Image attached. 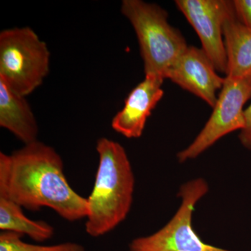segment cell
Wrapping results in <instances>:
<instances>
[{
    "label": "cell",
    "mask_w": 251,
    "mask_h": 251,
    "mask_svg": "<svg viewBox=\"0 0 251 251\" xmlns=\"http://www.w3.org/2000/svg\"><path fill=\"white\" fill-rule=\"evenodd\" d=\"M0 196L29 211L49 207L69 222L88 214L87 198L69 184L60 155L38 140L11 154L0 153Z\"/></svg>",
    "instance_id": "1"
},
{
    "label": "cell",
    "mask_w": 251,
    "mask_h": 251,
    "mask_svg": "<svg viewBox=\"0 0 251 251\" xmlns=\"http://www.w3.org/2000/svg\"><path fill=\"white\" fill-rule=\"evenodd\" d=\"M99 163L95 182L87 198L86 232L92 237L108 233L125 221L131 208L135 178L125 148L117 142L99 138Z\"/></svg>",
    "instance_id": "2"
},
{
    "label": "cell",
    "mask_w": 251,
    "mask_h": 251,
    "mask_svg": "<svg viewBox=\"0 0 251 251\" xmlns=\"http://www.w3.org/2000/svg\"><path fill=\"white\" fill-rule=\"evenodd\" d=\"M122 14L133 26L145 75L166 79L167 72L187 49L184 36L168 23V14L158 4L123 0Z\"/></svg>",
    "instance_id": "3"
},
{
    "label": "cell",
    "mask_w": 251,
    "mask_h": 251,
    "mask_svg": "<svg viewBox=\"0 0 251 251\" xmlns=\"http://www.w3.org/2000/svg\"><path fill=\"white\" fill-rule=\"evenodd\" d=\"M47 44L29 27L0 32V80L15 93L27 97L49 75Z\"/></svg>",
    "instance_id": "4"
},
{
    "label": "cell",
    "mask_w": 251,
    "mask_h": 251,
    "mask_svg": "<svg viewBox=\"0 0 251 251\" xmlns=\"http://www.w3.org/2000/svg\"><path fill=\"white\" fill-rule=\"evenodd\" d=\"M202 178L191 180L180 188L181 203L173 219L151 235L136 238L129 251H232L203 242L192 226V216L198 201L208 192Z\"/></svg>",
    "instance_id": "5"
},
{
    "label": "cell",
    "mask_w": 251,
    "mask_h": 251,
    "mask_svg": "<svg viewBox=\"0 0 251 251\" xmlns=\"http://www.w3.org/2000/svg\"><path fill=\"white\" fill-rule=\"evenodd\" d=\"M209 120L192 143L177 153L179 162L194 159L219 139L244 126V106L251 98V77L226 76Z\"/></svg>",
    "instance_id": "6"
},
{
    "label": "cell",
    "mask_w": 251,
    "mask_h": 251,
    "mask_svg": "<svg viewBox=\"0 0 251 251\" xmlns=\"http://www.w3.org/2000/svg\"><path fill=\"white\" fill-rule=\"evenodd\" d=\"M175 4L197 33L202 49L217 72L226 75L227 54L224 26L236 17L232 1L226 0H176Z\"/></svg>",
    "instance_id": "7"
},
{
    "label": "cell",
    "mask_w": 251,
    "mask_h": 251,
    "mask_svg": "<svg viewBox=\"0 0 251 251\" xmlns=\"http://www.w3.org/2000/svg\"><path fill=\"white\" fill-rule=\"evenodd\" d=\"M166 79L202 99L211 108L225 82L203 50L195 46H188L167 72Z\"/></svg>",
    "instance_id": "8"
},
{
    "label": "cell",
    "mask_w": 251,
    "mask_h": 251,
    "mask_svg": "<svg viewBox=\"0 0 251 251\" xmlns=\"http://www.w3.org/2000/svg\"><path fill=\"white\" fill-rule=\"evenodd\" d=\"M163 80L161 77L145 75L128 94L124 108L112 119V129L126 138H140L148 117L163 97Z\"/></svg>",
    "instance_id": "9"
},
{
    "label": "cell",
    "mask_w": 251,
    "mask_h": 251,
    "mask_svg": "<svg viewBox=\"0 0 251 251\" xmlns=\"http://www.w3.org/2000/svg\"><path fill=\"white\" fill-rule=\"evenodd\" d=\"M0 126L23 143L37 141L39 127L25 97L15 93L0 80Z\"/></svg>",
    "instance_id": "10"
},
{
    "label": "cell",
    "mask_w": 251,
    "mask_h": 251,
    "mask_svg": "<svg viewBox=\"0 0 251 251\" xmlns=\"http://www.w3.org/2000/svg\"><path fill=\"white\" fill-rule=\"evenodd\" d=\"M227 69L226 76L251 77V28L230 18L224 26Z\"/></svg>",
    "instance_id": "11"
},
{
    "label": "cell",
    "mask_w": 251,
    "mask_h": 251,
    "mask_svg": "<svg viewBox=\"0 0 251 251\" xmlns=\"http://www.w3.org/2000/svg\"><path fill=\"white\" fill-rule=\"evenodd\" d=\"M0 229L26 234L37 242H46L54 234L52 226L45 221L28 219L21 206L4 196H0Z\"/></svg>",
    "instance_id": "12"
},
{
    "label": "cell",
    "mask_w": 251,
    "mask_h": 251,
    "mask_svg": "<svg viewBox=\"0 0 251 251\" xmlns=\"http://www.w3.org/2000/svg\"><path fill=\"white\" fill-rule=\"evenodd\" d=\"M23 234L9 231L0 233V251H85L76 243L67 242L52 246L35 245L22 240Z\"/></svg>",
    "instance_id": "13"
},
{
    "label": "cell",
    "mask_w": 251,
    "mask_h": 251,
    "mask_svg": "<svg viewBox=\"0 0 251 251\" xmlns=\"http://www.w3.org/2000/svg\"><path fill=\"white\" fill-rule=\"evenodd\" d=\"M234 14L239 23L251 28V0H234Z\"/></svg>",
    "instance_id": "14"
},
{
    "label": "cell",
    "mask_w": 251,
    "mask_h": 251,
    "mask_svg": "<svg viewBox=\"0 0 251 251\" xmlns=\"http://www.w3.org/2000/svg\"><path fill=\"white\" fill-rule=\"evenodd\" d=\"M244 126L240 130L239 138L244 148L251 151V103L244 110Z\"/></svg>",
    "instance_id": "15"
}]
</instances>
